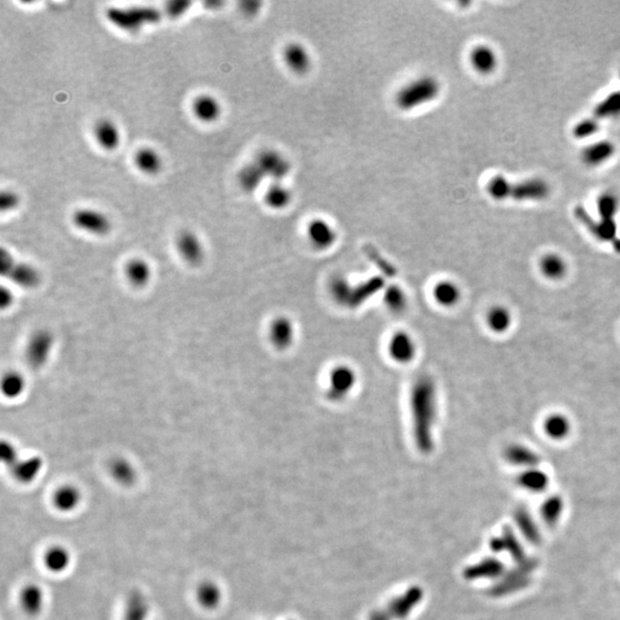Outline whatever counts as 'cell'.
<instances>
[{
    "label": "cell",
    "mask_w": 620,
    "mask_h": 620,
    "mask_svg": "<svg viewBox=\"0 0 620 620\" xmlns=\"http://www.w3.org/2000/svg\"><path fill=\"white\" fill-rule=\"evenodd\" d=\"M440 95V81L433 75H420L399 88L395 95V104L402 112H413L430 105Z\"/></svg>",
    "instance_id": "obj_1"
},
{
    "label": "cell",
    "mask_w": 620,
    "mask_h": 620,
    "mask_svg": "<svg viewBox=\"0 0 620 620\" xmlns=\"http://www.w3.org/2000/svg\"><path fill=\"white\" fill-rule=\"evenodd\" d=\"M411 406L413 413L416 416V423L422 424L418 431H423L422 437L417 442L420 444L422 451H430L432 441L429 431L431 425H433L435 417V394L433 384L431 385V383H425V380H420L415 387V392L413 391Z\"/></svg>",
    "instance_id": "obj_2"
},
{
    "label": "cell",
    "mask_w": 620,
    "mask_h": 620,
    "mask_svg": "<svg viewBox=\"0 0 620 620\" xmlns=\"http://www.w3.org/2000/svg\"><path fill=\"white\" fill-rule=\"evenodd\" d=\"M106 17L121 30L138 32L147 24H158L162 19V13L156 7H109L106 10Z\"/></svg>",
    "instance_id": "obj_3"
},
{
    "label": "cell",
    "mask_w": 620,
    "mask_h": 620,
    "mask_svg": "<svg viewBox=\"0 0 620 620\" xmlns=\"http://www.w3.org/2000/svg\"><path fill=\"white\" fill-rule=\"evenodd\" d=\"M0 270L3 277L24 290L37 288L41 283V274L37 268L26 262L14 260L5 248L0 251Z\"/></svg>",
    "instance_id": "obj_4"
},
{
    "label": "cell",
    "mask_w": 620,
    "mask_h": 620,
    "mask_svg": "<svg viewBox=\"0 0 620 620\" xmlns=\"http://www.w3.org/2000/svg\"><path fill=\"white\" fill-rule=\"evenodd\" d=\"M55 347V337L48 330H37L26 348V361L31 369H41L48 363Z\"/></svg>",
    "instance_id": "obj_5"
},
{
    "label": "cell",
    "mask_w": 620,
    "mask_h": 620,
    "mask_svg": "<svg viewBox=\"0 0 620 620\" xmlns=\"http://www.w3.org/2000/svg\"><path fill=\"white\" fill-rule=\"evenodd\" d=\"M75 227L86 234L102 237L112 230V222L107 215L92 208H78L71 215Z\"/></svg>",
    "instance_id": "obj_6"
},
{
    "label": "cell",
    "mask_w": 620,
    "mask_h": 620,
    "mask_svg": "<svg viewBox=\"0 0 620 620\" xmlns=\"http://www.w3.org/2000/svg\"><path fill=\"white\" fill-rule=\"evenodd\" d=\"M254 161L261 168L265 177L272 178V182H283L291 173V161L277 149H263L259 152Z\"/></svg>",
    "instance_id": "obj_7"
},
{
    "label": "cell",
    "mask_w": 620,
    "mask_h": 620,
    "mask_svg": "<svg viewBox=\"0 0 620 620\" xmlns=\"http://www.w3.org/2000/svg\"><path fill=\"white\" fill-rule=\"evenodd\" d=\"M356 382L357 377L350 366L345 364L335 366L329 375L326 395L333 402L345 400L354 390Z\"/></svg>",
    "instance_id": "obj_8"
},
{
    "label": "cell",
    "mask_w": 620,
    "mask_h": 620,
    "mask_svg": "<svg viewBox=\"0 0 620 620\" xmlns=\"http://www.w3.org/2000/svg\"><path fill=\"white\" fill-rule=\"evenodd\" d=\"M176 248L180 259L187 265L197 267L205 259L204 245L194 231L183 230L176 238Z\"/></svg>",
    "instance_id": "obj_9"
},
{
    "label": "cell",
    "mask_w": 620,
    "mask_h": 620,
    "mask_svg": "<svg viewBox=\"0 0 620 620\" xmlns=\"http://www.w3.org/2000/svg\"><path fill=\"white\" fill-rule=\"evenodd\" d=\"M307 237L312 247L319 251H326L336 244V229L324 218H314L307 225Z\"/></svg>",
    "instance_id": "obj_10"
},
{
    "label": "cell",
    "mask_w": 620,
    "mask_h": 620,
    "mask_svg": "<svg viewBox=\"0 0 620 620\" xmlns=\"http://www.w3.org/2000/svg\"><path fill=\"white\" fill-rule=\"evenodd\" d=\"M283 60L286 67L295 75L308 74L312 66V58L308 48L299 41L288 43L283 50Z\"/></svg>",
    "instance_id": "obj_11"
},
{
    "label": "cell",
    "mask_w": 620,
    "mask_h": 620,
    "mask_svg": "<svg viewBox=\"0 0 620 620\" xmlns=\"http://www.w3.org/2000/svg\"><path fill=\"white\" fill-rule=\"evenodd\" d=\"M191 111L199 122L212 124L222 115V105L216 97L209 93H200L192 100Z\"/></svg>",
    "instance_id": "obj_12"
},
{
    "label": "cell",
    "mask_w": 620,
    "mask_h": 620,
    "mask_svg": "<svg viewBox=\"0 0 620 620\" xmlns=\"http://www.w3.org/2000/svg\"><path fill=\"white\" fill-rule=\"evenodd\" d=\"M424 592L420 587H411L401 596L394 599L385 610L390 619L404 620L409 616L423 599Z\"/></svg>",
    "instance_id": "obj_13"
},
{
    "label": "cell",
    "mask_w": 620,
    "mask_h": 620,
    "mask_svg": "<svg viewBox=\"0 0 620 620\" xmlns=\"http://www.w3.org/2000/svg\"><path fill=\"white\" fill-rule=\"evenodd\" d=\"M93 137L95 142L105 152H114L121 144V133L119 126L113 120L102 118L95 123Z\"/></svg>",
    "instance_id": "obj_14"
},
{
    "label": "cell",
    "mask_w": 620,
    "mask_h": 620,
    "mask_svg": "<svg viewBox=\"0 0 620 620\" xmlns=\"http://www.w3.org/2000/svg\"><path fill=\"white\" fill-rule=\"evenodd\" d=\"M549 187L545 180L531 178L512 183L510 198L516 201H540L549 196Z\"/></svg>",
    "instance_id": "obj_15"
},
{
    "label": "cell",
    "mask_w": 620,
    "mask_h": 620,
    "mask_svg": "<svg viewBox=\"0 0 620 620\" xmlns=\"http://www.w3.org/2000/svg\"><path fill=\"white\" fill-rule=\"evenodd\" d=\"M388 353L395 362L408 364L416 357V341L409 333L402 331L394 333L388 343Z\"/></svg>",
    "instance_id": "obj_16"
},
{
    "label": "cell",
    "mask_w": 620,
    "mask_h": 620,
    "mask_svg": "<svg viewBox=\"0 0 620 620\" xmlns=\"http://www.w3.org/2000/svg\"><path fill=\"white\" fill-rule=\"evenodd\" d=\"M469 62L477 74L487 76L493 74L498 68V53L489 45H476L470 52Z\"/></svg>",
    "instance_id": "obj_17"
},
{
    "label": "cell",
    "mask_w": 620,
    "mask_h": 620,
    "mask_svg": "<svg viewBox=\"0 0 620 620\" xmlns=\"http://www.w3.org/2000/svg\"><path fill=\"white\" fill-rule=\"evenodd\" d=\"M295 338L294 324L286 316H278L269 326V339L276 348L288 349Z\"/></svg>",
    "instance_id": "obj_18"
},
{
    "label": "cell",
    "mask_w": 620,
    "mask_h": 620,
    "mask_svg": "<svg viewBox=\"0 0 620 620\" xmlns=\"http://www.w3.org/2000/svg\"><path fill=\"white\" fill-rule=\"evenodd\" d=\"M133 165L146 176H156L162 170V158L156 149L142 146L133 154Z\"/></svg>",
    "instance_id": "obj_19"
},
{
    "label": "cell",
    "mask_w": 620,
    "mask_h": 620,
    "mask_svg": "<svg viewBox=\"0 0 620 620\" xmlns=\"http://www.w3.org/2000/svg\"><path fill=\"white\" fill-rule=\"evenodd\" d=\"M616 146L610 140H600L586 146L581 153L583 163L588 167H599L614 156Z\"/></svg>",
    "instance_id": "obj_20"
},
{
    "label": "cell",
    "mask_w": 620,
    "mask_h": 620,
    "mask_svg": "<svg viewBox=\"0 0 620 620\" xmlns=\"http://www.w3.org/2000/svg\"><path fill=\"white\" fill-rule=\"evenodd\" d=\"M124 276L133 288H145L152 279V268L144 259H131L124 265Z\"/></svg>",
    "instance_id": "obj_21"
},
{
    "label": "cell",
    "mask_w": 620,
    "mask_h": 620,
    "mask_svg": "<svg viewBox=\"0 0 620 620\" xmlns=\"http://www.w3.org/2000/svg\"><path fill=\"white\" fill-rule=\"evenodd\" d=\"M265 204L272 210H284L293 201V194L283 182H272L263 196Z\"/></svg>",
    "instance_id": "obj_22"
},
{
    "label": "cell",
    "mask_w": 620,
    "mask_h": 620,
    "mask_svg": "<svg viewBox=\"0 0 620 620\" xmlns=\"http://www.w3.org/2000/svg\"><path fill=\"white\" fill-rule=\"evenodd\" d=\"M265 173L255 161L245 165L238 173V183L246 194H253L265 180Z\"/></svg>",
    "instance_id": "obj_23"
},
{
    "label": "cell",
    "mask_w": 620,
    "mask_h": 620,
    "mask_svg": "<svg viewBox=\"0 0 620 620\" xmlns=\"http://www.w3.org/2000/svg\"><path fill=\"white\" fill-rule=\"evenodd\" d=\"M539 269L543 277L549 281H561L567 274V263L561 255L547 253L540 259Z\"/></svg>",
    "instance_id": "obj_24"
},
{
    "label": "cell",
    "mask_w": 620,
    "mask_h": 620,
    "mask_svg": "<svg viewBox=\"0 0 620 620\" xmlns=\"http://www.w3.org/2000/svg\"><path fill=\"white\" fill-rule=\"evenodd\" d=\"M43 468V461L38 456L29 458H20L13 468H10L12 473L17 482L28 484L37 478Z\"/></svg>",
    "instance_id": "obj_25"
},
{
    "label": "cell",
    "mask_w": 620,
    "mask_h": 620,
    "mask_svg": "<svg viewBox=\"0 0 620 620\" xmlns=\"http://www.w3.org/2000/svg\"><path fill=\"white\" fill-rule=\"evenodd\" d=\"M507 461L526 469L536 468L540 463L539 455L523 444H511L505 451Z\"/></svg>",
    "instance_id": "obj_26"
},
{
    "label": "cell",
    "mask_w": 620,
    "mask_h": 620,
    "mask_svg": "<svg viewBox=\"0 0 620 620\" xmlns=\"http://www.w3.org/2000/svg\"><path fill=\"white\" fill-rule=\"evenodd\" d=\"M461 288L451 281H440L433 288V298L438 305L444 308H451L461 300Z\"/></svg>",
    "instance_id": "obj_27"
},
{
    "label": "cell",
    "mask_w": 620,
    "mask_h": 620,
    "mask_svg": "<svg viewBox=\"0 0 620 620\" xmlns=\"http://www.w3.org/2000/svg\"><path fill=\"white\" fill-rule=\"evenodd\" d=\"M81 491L73 485H64L55 491L53 505L59 511L71 512L81 503Z\"/></svg>",
    "instance_id": "obj_28"
},
{
    "label": "cell",
    "mask_w": 620,
    "mask_h": 620,
    "mask_svg": "<svg viewBox=\"0 0 620 620\" xmlns=\"http://www.w3.org/2000/svg\"><path fill=\"white\" fill-rule=\"evenodd\" d=\"M543 430L552 440H564L571 433V420L563 413H552L543 422Z\"/></svg>",
    "instance_id": "obj_29"
},
{
    "label": "cell",
    "mask_w": 620,
    "mask_h": 620,
    "mask_svg": "<svg viewBox=\"0 0 620 620\" xmlns=\"http://www.w3.org/2000/svg\"><path fill=\"white\" fill-rule=\"evenodd\" d=\"M109 472L112 478L122 486H130L136 482V469L126 458H114L109 464Z\"/></svg>",
    "instance_id": "obj_30"
},
{
    "label": "cell",
    "mask_w": 620,
    "mask_h": 620,
    "mask_svg": "<svg viewBox=\"0 0 620 620\" xmlns=\"http://www.w3.org/2000/svg\"><path fill=\"white\" fill-rule=\"evenodd\" d=\"M486 323L489 330H491V332L498 335L508 332V330L512 326L511 312L503 306H495L489 309Z\"/></svg>",
    "instance_id": "obj_31"
},
{
    "label": "cell",
    "mask_w": 620,
    "mask_h": 620,
    "mask_svg": "<svg viewBox=\"0 0 620 620\" xmlns=\"http://www.w3.org/2000/svg\"><path fill=\"white\" fill-rule=\"evenodd\" d=\"M20 601L21 605L28 614H37L44 605V594L39 587L29 585L21 592Z\"/></svg>",
    "instance_id": "obj_32"
},
{
    "label": "cell",
    "mask_w": 620,
    "mask_h": 620,
    "mask_svg": "<svg viewBox=\"0 0 620 620\" xmlns=\"http://www.w3.org/2000/svg\"><path fill=\"white\" fill-rule=\"evenodd\" d=\"M44 564L51 572H64L71 564V554L62 546H55L45 552Z\"/></svg>",
    "instance_id": "obj_33"
},
{
    "label": "cell",
    "mask_w": 620,
    "mask_h": 620,
    "mask_svg": "<svg viewBox=\"0 0 620 620\" xmlns=\"http://www.w3.org/2000/svg\"><path fill=\"white\" fill-rule=\"evenodd\" d=\"M197 600L201 607L213 610L218 607L222 600V592L216 583L206 581L198 587Z\"/></svg>",
    "instance_id": "obj_34"
},
{
    "label": "cell",
    "mask_w": 620,
    "mask_h": 620,
    "mask_svg": "<svg viewBox=\"0 0 620 620\" xmlns=\"http://www.w3.org/2000/svg\"><path fill=\"white\" fill-rule=\"evenodd\" d=\"M26 390V379L21 373L10 371L5 373L1 379V393L7 399H17L21 397Z\"/></svg>",
    "instance_id": "obj_35"
},
{
    "label": "cell",
    "mask_w": 620,
    "mask_h": 620,
    "mask_svg": "<svg viewBox=\"0 0 620 620\" xmlns=\"http://www.w3.org/2000/svg\"><path fill=\"white\" fill-rule=\"evenodd\" d=\"M548 482H549L548 476L538 468L526 469V471L519 476V482L523 487L529 491H543L548 485Z\"/></svg>",
    "instance_id": "obj_36"
},
{
    "label": "cell",
    "mask_w": 620,
    "mask_h": 620,
    "mask_svg": "<svg viewBox=\"0 0 620 620\" xmlns=\"http://www.w3.org/2000/svg\"><path fill=\"white\" fill-rule=\"evenodd\" d=\"M619 206V198L614 192H604L597 198V212L600 214L602 220H614V217L617 215Z\"/></svg>",
    "instance_id": "obj_37"
},
{
    "label": "cell",
    "mask_w": 620,
    "mask_h": 620,
    "mask_svg": "<svg viewBox=\"0 0 620 620\" xmlns=\"http://www.w3.org/2000/svg\"><path fill=\"white\" fill-rule=\"evenodd\" d=\"M511 187V182L502 175H496L488 182L487 194L494 200L503 201L510 198Z\"/></svg>",
    "instance_id": "obj_38"
},
{
    "label": "cell",
    "mask_w": 620,
    "mask_h": 620,
    "mask_svg": "<svg viewBox=\"0 0 620 620\" xmlns=\"http://www.w3.org/2000/svg\"><path fill=\"white\" fill-rule=\"evenodd\" d=\"M407 295L400 288L392 286L385 293V305L394 312H402L407 307Z\"/></svg>",
    "instance_id": "obj_39"
},
{
    "label": "cell",
    "mask_w": 620,
    "mask_h": 620,
    "mask_svg": "<svg viewBox=\"0 0 620 620\" xmlns=\"http://www.w3.org/2000/svg\"><path fill=\"white\" fill-rule=\"evenodd\" d=\"M620 115V92L609 95L595 109L596 119Z\"/></svg>",
    "instance_id": "obj_40"
},
{
    "label": "cell",
    "mask_w": 620,
    "mask_h": 620,
    "mask_svg": "<svg viewBox=\"0 0 620 620\" xmlns=\"http://www.w3.org/2000/svg\"><path fill=\"white\" fill-rule=\"evenodd\" d=\"M0 455H1V461L3 464L7 465L10 469L13 468L14 465L17 464V462L20 460L17 448L14 447L13 444L8 441L1 442Z\"/></svg>",
    "instance_id": "obj_41"
},
{
    "label": "cell",
    "mask_w": 620,
    "mask_h": 620,
    "mask_svg": "<svg viewBox=\"0 0 620 620\" xmlns=\"http://www.w3.org/2000/svg\"><path fill=\"white\" fill-rule=\"evenodd\" d=\"M20 204V198L17 192L12 190H3L0 194V210L3 213L15 209Z\"/></svg>",
    "instance_id": "obj_42"
},
{
    "label": "cell",
    "mask_w": 620,
    "mask_h": 620,
    "mask_svg": "<svg viewBox=\"0 0 620 620\" xmlns=\"http://www.w3.org/2000/svg\"><path fill=\"white\" fill-rule=\"evenodd\" d=\"M597 128L599 126H597L596 120H587L583 122L578 123V126L574 129V133L576 137H590L596 131Z\"/></svg>",
    "instance_id": "obj_43"
},
{
    "label": "cell",
    "mask_w": 620,
    "mask_h": 620,
    "mask_svg": "<svg viewBox=\"0 0 620 620\" xmlns=\"http://www.w3.org/2000/svg\"><path fill=\"white\" fill-rule=\"evenodd\" d=\"M190 5L191 3H187V1H173V3H168L167 12L169 14V17H180L187 10V7L190 6Z\"/></svg>",
    "instance_id": "obj_44"
},
{
    "label": "cell",
    "mask_w": 620,
    "mask_h": 620,
    "mask_svg": "<svg viewBox=\"0 0 620 620\" xmlns=\"http://www.w3.org/2000/svg\"><path fill=\"white\" fill-rule=\"evenodd\" d=\"M0 303H1V308L3 309L8 308L13 303V294H12V292L8 288H3V290H1Z\"/></svg>",
    "instance_id": "obj_45"
},
{
    "label": "cell",
    "mask_w": 620,
    "mask_h": 620,
    "mask_svg": "<svg viewBox=\"0 0 620 620\" xmlns=\"http://www.w3.org/2000/svg\"><path fill=\"white\" fill-rule=\"evenodd\" d=\"M369 620H391L385 611H376L371 614Z\"/></svg>",
    "instance_id": "obj_46"
}]
</instances>
